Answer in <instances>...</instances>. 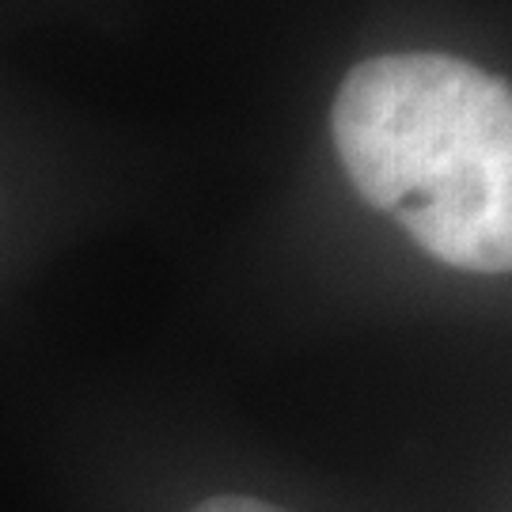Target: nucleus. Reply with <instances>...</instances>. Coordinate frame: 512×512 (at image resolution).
<instances>
[{
	"label": "nucleus",
	"mask_w": 512,
	"mask_h": 512,
	"mask_svg": "<svg viewBox=\"0 0 512 512\" xmlns=\"http://www.w3.org/2000/svg\"><path fill=\"white\" fill-rule=\"evenodd\" d=\"M353 190L425 255L471 274L512 266V92L448 54L353 65L330 110Z\"/></svg>",
	"instance_id": "1"
},
{
	"label": "nucleus",
	"mask_w": 512,
	"mask_h": 512,
	"mask_svg": "<svg viewBox=\"0 0 512 512\" xmlns=\"http://www.w3.org/2000/svg\"><path fill=\"white\" fill-rule=\"evenodd\" d=\"M194 512H285V509H274V505H266V501H255V497H209L202 501Z\"/></svg>",
	"instance_id": "2"
}]
</instances>
